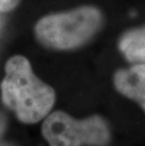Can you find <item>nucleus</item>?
<instances>
[{
	"instance_id": "obj_1",
	"label": "nucleus",
	"mask_w": 145,
	"mask_h": 146,
	"mask_svg": "<svg viewBox=\"0 0 145 146\" xmlns=\"http://www.w3.org/2000/svg\"><path fill=\"white\" fill-rule=\"evenodd\" d=\"M1 83L2 101L24 123L44 119L53 108L55 91L34 74L29 61L23 56L8 60Z\"/></svg>"
},
{
	"instance_id": "obj_2",
	"label": "nucleus",
	"mask_w": 145,
	"mask_h": 146,
	"mask_svg": "<svg viewBox=\"0 0 145 146\" xmlns=\"http://www.w3.org/2000/svg\"><path fill=\"white\" fill-rule=\"evenodd\" d=\"M101 12L92 7L52 14L36 25V36L42 44L55 49H72L88 42L99 29Z\"/></svg>"
},
{
	"instance_id": "obj_3",
	"label": "nucleus",
	"mask_w": 145,
	"mask_h": 146,
	"mask_svg": "<svg viewBox=\"0 0 145 146\" xmlns=\"http://www.w3.org/2000/svg\"><path fill=\"white\" fill-rule=\"evenodd\" d=\"M42 133L49 146H107L110 141L109 127L98 115L76 120L55 111L46 116Z\"/></svg>"
},
{
	"instance_id": "obj_4",
	"label": "nucleus",
	"mask_w": 145,
	"mask_h": 146,
	"mask_svg": "<svg viewBox=\"0 0 145 146\" xmlns=\"http://www.w3.org/2000/svg\"><path fill=\"white\" fill-rule=\"evenodd\" d=\"M113 80L117 91L136 101L145 111V62L117 71Z\"/></svg>"
},
{
	"instance_id": "obj_5",
	"label": "nucleus",
	"mask_w": 145,
	"mask_h": 146,
	"mask_svg": "<svg viewBox=\"0 0 145 146\" xmlns=\"http://www.w3.org/2000/svg\"><path fill=\"white\" fill-rule=\"evenodd\" d=\"M119 48L130 62H145V27L126 32L120 40Z\"/></svg>"
},
{
	"instance_id": "obj_6",
	"label": "nucleus",
	"mask_w": 145,
	"mask_h": 146,
	"mask_svg": "<svg viewBox=\"0 0 145 146\" xmlns=\"http://www.w3.org/2000/svg\"><path fill=\"white\" fill-rule=\"evenodd\" d=\"M20 0H0V11L7 12L16 7Z\"/></svg>"
},
{
	"instance_id": "obj_7",
	"label": "nucleus",
	"mask_w": 145,
	"mask_h": 146,
	"mask_svg": "<svg viewBox=\"0 0 145 146\" xmlns=\"http://www.w3.org/2000/svg\"><path fill=\"white\" fill-rule=\"evenodd\" d=\"M6 128H7V119L5 115L0 111V139L4 135Z\"/></svg>"
},
{
	"instance_id": "obj_8",
	"label": "nucleus",
	"mask_w": 145,
	"mask_h": 146,
	"mask_svg": "<svg viewBox=\"0 0 145 146\" xmlns=\"http://www.w3.org/2000/svg\"><path fill=\"white\" fill-rule=\"evenodd\" d=\"M0 146H16L13 143L11 142H6V141H0Z\"/></svg>"
}]
</instances>
